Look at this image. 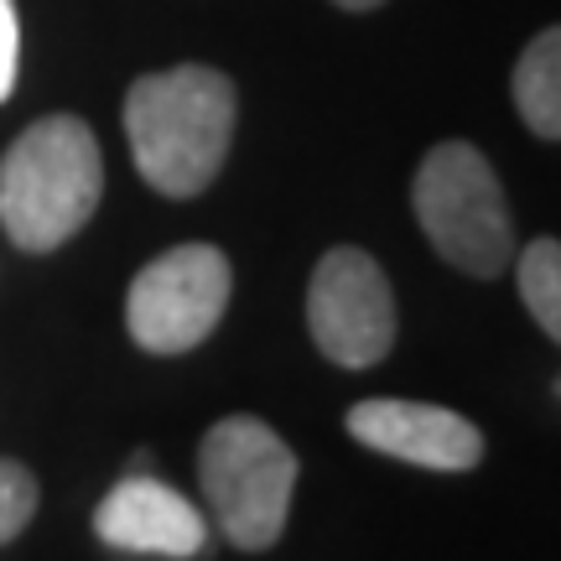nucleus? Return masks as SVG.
Returning a JSON list of instances; mask_svg holds the SVG:
<instances>
[{
  "instance_id": "obj_1",
  "label": "nucleus",
  "mask_w": 561,
  "mask_h": 561,
  "mask_svg": "<svg viewBox=\"0 0 561 561\" xmlns=\"http://www.w3.org/2000/svg\"><path fill=\"white\" fill-rule=\"evenodd\" d=\"M234 110L240 100L229 73L203 62L136 79L125 94V140L136 172L161 198H198L229 157Z\"/></svg>"
},
{
  "instance_id": "obj_2",
  "label": "nucleus",
  "mask_w": 561,
  "mask_h": 561,
  "mask_svg": "<svg viewBox=\"0 0 561 561\" xmlns=\"http://www.w3.org/2000/svg\"><path fill=\"white\" fill-rule=\"evenodd\" d=\"M104 198V157L79 115L26 125L0 157V229L16 250L47 255L94 219Z\"/></svg>"
},
{
  "instance_id": "obj_3",
  "label": "nucleus",
  "mask_w": 561,
  "mask_h": 561,
  "mask_svg": "<svg viewBox=\"0 0 561 561\" xmlns=\"http://www.w3.org/2000/svg\"><path fill=\"white\" fill-rule=\"evenodd\" d=\"M411 208H416V224L432 240V250L468 276L489 280L515 261L510 203H504V187L479 146H468V140L432 146L411 182Z\"/></svg>"
},
{
  "instance_id": "obj_4",
  "label": "nucleus",
  "mask_w": 561,
  "mask_h": 561,
  "mask_svg": "<svg viewBox=\"0 0 561 561\" xmlns=\"http://www.w3.org/2000/svg\"><path fill=\"white\" fill-rule=\"evenodd\" d=\"M198 483L229 546L265 551L280 541L291 494H297V453L280 432L255 416H224L198 447Z\"/></svg>"
},
{
  "instance_id": "obj_5",
  "label": "nucleus",
  "mask_w": 561,
  "mask_h": 561,
  "mask_svg": "<svg viewBox=\"0 0 561 561\" xmlns=\"http://www.w3.org/2000/svg\"><path fill=\"white\" fill-rule=\"evenodd\" d=\"M234 271L214 244H178L130 280L125 328L146 354H187L219 328Z\"/></svg>"
},
{
  "instance_id": "obj_6",
  "label": "nucleus",
  "mask_w": 561,
  "mask_h": 561,
  "mask_svg": "<svg viewBox=\"0 0 561 561\" xmlns=\"http://www.w3.org/2000/svg\"><path fill=\"white\" fill-rule=\"evenodd\" d=\"M307 328L339 369H369L396 343V297L390 280L354 244L328 250L307 286Z\"/></svg>"
},
{
  "instance_id": "obj_7",
  "label": "nucleus",
  "mask_w": 561,
  "mask_h": 561,
  "mask_svg": "<svg viewBox=\"0 0 561 561\" xmlns=\"http://www.w3.org/2000/svg\"><path fill=\"white\" fill-rule=\"evenodd\" d=\"M348 437L369 453H385L396 462L437 468V473H468L483 462V432L468 416L432 401H359L348 411Z\"/></svg>"
},
{
  "instance_id": "obj_8",
  "label": "nucleus",
  "mask_w": 561,
  "mask_h": 561,
  "mask_svg": "<svg viewBox=\"0 0 561 561\" xmlns=\"http://www.w3.org/2000/svg\"><path fill=\"white\" fill-rule=\"evenodd\" d=\"M94 536L115 551H140V557H198L208 541V520L172 483L130 473L100 500Z\"/></svg>"
},
{
  "instance_id": "obj_9",
  "label": "nucleus",
  "mask_w": 561,
  "mask_h": 561,
  "mask_svg": "<svg viewBox=\"0 0 561 561\" xmlns=\"http://www.w3.org/2000/svg\"><path fill=\"white\" fill-rule=\"evenodd\" d=\"M520 121L541 140H561V26H546L515 62L510 79Z\"/></svg>"
},
{
  "instance_id": "obj_10",
  "label": "nucleus",
  "mask_w": 561,
  "mask_h": 561,
  "mask_svg": "<svg viewBox=\"0 0 561 561\" xmlns=\"http://www.w3.org/2000/svg\"><path fill=\"white\" fill-rule=\"evenodd\" d=\"M520 301L530 307V318L546 328V339L561 343V240H530L520 250Z\"/></svg>"
},
{
  "instance_id": "obj_11",
  "label": "nucleus",
  "mask_w": 561,
  "mask_h": 561,
  "mask_svg": "<svg viewBox=\"0 0 561 561\" xmlns=\"http://www.w3.org/2000/svg\"><path fill=\"white\" fill-rule=\"evenodd\" d=\"M32 515H37V479H32V468L0 458V546L16 541L21 530L32 525Z\"/></svg>"
},
{
  "instance_id": "obj_12",
  "label": "nucleus",
  "mask_w": 561,
  "mask_h": 561,
  "mask_svg": "<svg viewBox=\"0 0 561 561\" xmlns=\"http://www.w3.org/2000/svg\"><path fill=\"white\" fill-rule=\"evenodd\" d=\"M16 62H21V21L16 0H0V104L16 89Z\"/></svg>"
},
{
  "instance_id": "obj_13",
  "label": "nucleus",
  "mask_w": 561,
  "mask_h": 561,
  "mask_svg": "<svg viewBox=\"0 0 561 561\" xmlns=\"http://www.w3.org/2000/svg\"><path fill=\"white\" fill-rule=\"evenodd\" d=\"M333 5H343V11H375V5H385V0H333Z\"/></svg>"
},
{
  "instance_id": "obj_14",
  "label": "nucleus",
  "mask_w": 561,
  "mask_h": 561,
  "mask_svg": "<svg viewBox=\"0 0 561 561\" xmlns=\"http://www.w3.org/2000/svg\"><path fill=\"white\" fill-rule=\"evenodd\" d=\"M557 401H561V375H557Z\"/></svg>"
}]
</instances>
